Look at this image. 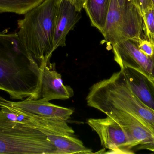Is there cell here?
Here are the masks:
<instances>
[{"label":"cell","mask_w":154,"mask_h":154,"mask_svg":"<svg viewBox=\"0 0 154 154\" xmlns=\"http://www.w3.org/2000/svg\"><path fill=\"white\" fill-rule=\"evenodd\" d=\"M148 85L150 86V88H151V90H152V92H153V95L154 97V80L151 82L148 83Z\"/></svg>","instance_id":"19"},{"label":"cell","mask_w":154,"mask_h":154,"mask_svg":"<svg viewBox=\"0 0 154 154\" xmlns=\"http://www.w3.org/2000/svg\"><path fill=\"white\" fill-rule=\"evenodd\" d=\"M44 0H0V13H13L24 15Z\"/></svg>","instance_id":"15"},{"label":"cell","mask_w":154,"mask_h":154,"mask_svg":"<svg viewBox=\"0 0 154 154\" xmlns=\"http://www.w3.org/2000/svg\"><path fill=\"white\" fill-rule=\"evenodd\" d=\"M60 1L44 0L18 20L20 41L41 68L55 51L54 33Z\"/></svg>","instance_id":"3"},{"label":"cell","mask_w":154,"mask_h":154,"mask_svg":"<svg viewBox=\"0 0 154 154\" xmlns=\"http://www.w3.org/2000/svg\"><path fill=\"white\" fill-rule=\"evenodd\" d=\"M57 149V154H91L92 150L74 135L54 134L47 136Z\"/></svg>","instance_id":"14"},{"label":"cell","mask_w":154,"mask_h":154,"mask_svg":"<svg viewBox=\"0 0 154 154\" xmlns=\"http://www.w3.org/2000/svg\"><path fill=\"white\" fill-rule=\"evenodd\" d=\"M6 117L14 123L37 129L47 136L74 135L75 131L65 120L48 118L16 109L0 103V107Z\"/></svg>","instance_id":"7"},{"label":"cell","mask_w":154,"mask_h":154,"mask_svg":"<svg viewBox=\"0 0 154 154\" xmlns=\"http://www.w3.org/2000/svg\"><path fill=\"white\" fill-rule=\"evenodd\" d=\"M0 154H57L47 135L8 119L0 109Z\"/></svg>","instance_id":"4"},{"label":"cell","mask_w":154,"mask_h":154,"mask_svg":"<svg viewBox=\"0 0 154 154\" xmlns=\"http://www.w3.org/2000/svg\"><path fill=\"white\" fill-rule=\"evenodd\" d=\"M114 59L120 69L128 68L143 75L147 82L154 80V60L144 54L136 43L125 41L112 45Z\"/></svg>","instance_id":"6"},{"label":"cell","mask_w":154,"mask_h":154,"mask_svg":"<svg viewBox=\"0 0 154 154\" xmlns=\"http://www.w3.org/2000/svg\"><path fill=\"white\" fill-rule=\"evenodd\" d=\"M111 0H85L83 8L92 26L103 35Z\"/></svg>","instance_id":"13"},{"label":"cell","mask_w":154,"mask_h":154,"mask_svg":"<svg viewBox=\"0 0 154 154\" xmlns=\"http://www.w3.org/2000/svg\"><path fill=\"white\" fill-rule=\"evenodd\" d=\"M87 105L105 113L109 110L127 112L145 123L154 132V110L132 91L123 70L92 85L86 97Z\"/></svg>","instance_id":"2"},{"label":"cell","mask_w":154,"mask_h":154,"mask_svg":"<svg viewBox=\"0 0 154 154\" xmlns=\"http://www.w3.org/2000/svg\"><path fill=\"white\" fill-rule=\"evenodd\" d=\"M81 17L80 12L68 0H61L57 15L54 36L55 50L65 47L69 33L74 29Z\"/></svg>","instance_id":"11"},{"label":"cell","mask_w":154,"mask_h":154,"mask_svg":"<svg viewBox=\"0 0 154 154\" xmlns=\"http://www.w3.org/2000/svg\"><path fill=\"white\" fill-rule=\"evenodd\" d=\"M79 11H81L83 8L85 0H68Z\"/></svg>","instance_id":"18"},{"label":"cell","mask_w":154,"mask_h":154,"mask_svg":"<svg viewBox=\"0 0 154 154\" xmlns=\"http://www.w3.org/2000/svg\"><path fill=\"white\" fill-rule=\"evenodd\" d=\"M139 11L142 18L146 13L153 8L151 0H130Z\"/></svg>","instance_id":"17"},{"label":"cell","mask_w":154,"mask_h":154,"mask_svg":"<svg viewBox=\"0 0 154 154\" xmlns=\"http://www.w3.org/2000/svg\"><path fill=\"white\" fill-rule=\"evenodd\" d=\"M143 30L146 39L154 46V10H148L143 17Z\"/></svg>","instance_id":"16"},{"label":"cell","mask_w":154,"mask_h":154,"mask_svg":"<svg viewBox=\"0 0 154 154\" xmlns=\"http://www.w3.org/2000/svg\"><path fill=\"white\" fill-rule=\"evenodd\" d=\"M88 124L98 136L102 146L112 153L133 154L128 137L122 127L107 116L104 118H90Z\"/></svg>","instance_id":"8"},{"label":"cell","mask_w":154,"mask_h":154,"mask_svg":"<svg viewBox=\"0 0 154 154\" xmlns=\"http://www.w3.org/2000/svg\"><path fill=\"white\" fill-rule=\"evenodd\" d=\"M128 0H118L120 6H123L127 2Z\"/></svg>","instance_id":"20"},{"label":"cell","mask_w":154,"mask_h":154,"mask_svg":"<svg viewBox=\"0 0 154 154\" xmlns=\"http://www.w3.org/2000/svg\"><path fill=\"white\" fill-rule=\"evenodd\" d=\"M152 2V5L153 9L154 10V0H151Z\"/></svg>","instance_id":"21"},{"label":"cell","mask_w":154,"mask_h":154,"mask_svg":"<svg viewBox=\"0 0 154 154\" xmlns=\"http://www.w3.org/2000/svg\"><path fill=\"white\" fill-rule=\"evenodd\" d=\"M143 20L136 6L128 0L120 6L118 0H111L103 35L110 45L127 40L136 43L142 37Z\"/></svg>","instance_id":"5"},{"label":"cell","mask_w":154,"mask_h":154,"mask_svg":"<svg viewBox=\"0 0 154 154\" xmlns=\"http://www.w3.org/2000/svg\"><path fill=\"white\" fill-rule=\"evenodd\" d=\"M42 70L17 33L0 32V90L13 100L40 98Z\"/></svg>","instance_id":"1"},{"label":"cell","mask_w":154,"mask_h":154,"mask_svg":"<svg viewBox=\"0 0 154 154\" xmlns=\"http://www.w3.org/2000/svg\"><path fill=\"white\" fill-rule=\"evenodd\" d=\"M0 103L30 114L48 118L67 121L74 113L71 108L54 105L43 99H25L19 101L7 100L0 96Z\"/></svg>","instance_id":"9"},{"label":"cell","mask_w":154,"mask_h":154,"mask_svg":"<svg viewBox=\"0 0 154 154\" xmlns=\"http://www.w3.org/2000/svg\"><path fill=\"white\" fill-rule=\"evenodd\" d=\"M122 70L125 72L134 94L146 105L154 110V97L151 93L147 80L137 71L128 68Z\"/></svg>","instance_id":"12"},{"label":"cell","mask_w":154,"mask_h":154,"mask_svg":"<svg viewBox=\"0 0 154 154\" xmlns=\"http://www.w3.org/2000/svg\"><path fill=\"white\" fill-rule=\"evenodd\" d=\"M42 82L40 98L47 101L64 100L74 96L73 89L64 85L61 74L56 70V64L50 61L42 65Z\"/></svg>","instance_id":"10"}]
</instances>
